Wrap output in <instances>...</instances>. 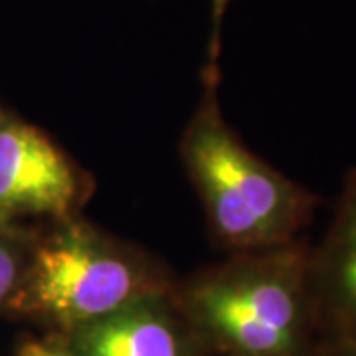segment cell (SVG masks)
<instances>
[{
  "mask_svg": "<svg viewBox=\"0 0 356 356\" xmlns=\"http://www.w3.org/2000/svg\"><path fill=\"white\" fill-rule=\"evenodd\" d=\"M315 356H356V344L346 341L323 339Z\"/></svg>",
  "mask_w": 356,
  "mask_h": 356,
  "instance_id": "obj_10",
  "label": "cell"
},
{
  "mask_svg": "<svg viewBox=\"0 0 356 356\" xmlns=\"http://www.w3.org/2000/svg\"><path fill=\"white\" fill-rule=\"evenodd\" d=\"M309 285L321 339L356 344V166L323 240L309 252Z\"/></svg>",
  "mask_w": 356,
  "mask_h": 356,
  "instance_id": "obj_6",
  "label": "cell"
},
{
  "mask_svg": "<svg viewBox=\"0 0 356 356\" xmlns=\"http://www.w3.org/2000/svg\"><path fill=\"white\" fill-rule=\"evenodd\" d=\"M91 178L36 125L0 109V218L58 222L81 214Z\"/></svg>",
  "mask_w": 356,
  "mask_h": 356,
  "instance_id": "obj_4",
  "label": "cell"
},
{
  "mask_svg": "<svg viewBox=\"0 0 356 356\" xmlns=\"http://www.w3.org/2000/svg\"><path fill=\"white\" fill-rule=\"evenodd\" d=\"M305 236L236 252L175 281L170 295L212 356H315L321 344Z\"/></svg>",
  "mask_w": 356,
  "mask_h": 356,
  "instance_id": "obj_1",
  "label": "cell"
},
{
  "mask_svg": "<svg viewBox=\"0 0 356 356\" xmlns=\"http://www.w3.org/2000/svg\"><path fill=\"white\" fill-rule=\"evenodd\" d=\"M175 281L154 255L77 214L36 232L6 313L40 332L67 334L140 299L168 293Z\"/></svg>",
  "mask_w": 356,
  "mask_h": 356,
  "instance_id": "obj_3",
  "label": "cell"
},
{
  "mask_svg": "<svg viewBox=\"0 0 356 356\" xmlns=\"http://www.w3.org/2000/svg\"><path fill=\"white\" fill-rule=\"evenodd\" d=\"M229 0H210V40H208V58L202 76L220 77V48H222V26L228 13Z\"/></svg>",
  "mask_w": 356,
  "mask_h": 356,
  "instance_id": "obj_9",
  "label": "cell"
},
{
  "mask_svg": "<svg viewBox=\"0 0 356 356\" xmlns=\"http://www.w3.org/2000/svg\"><path fill=\"white\" fill-rule=\"evenodd\" d=\"M77 356H212L170 291L64 334Z\"/></svg>",
  "mask_w": 356,
  "mask_h": 356,
  "instance_id": "obj_5",
  "label": "cell"
},
{
  "mask_svg": "<svg viewBox=\"0 0 356 356\" xmlns=\"http://www.w3.org/2000/svg\"><path fill=\"white\" fill-rule=\"evenodd\" d=\"M14 356H77L64 334L34 332L24 334L14 348Z\"/></svg>",
  "mask_w": 356,
  "mask_h": 356,
  "instance_id": "obj_8",
  "label": "cell"
},
{
  "mask_svg": "<svg viewBox=\"0 0 356 356\" xmlns=\"http://www.w3.org/2000/svg\"><path fill=\"white\" fill-rule=\"evenodd\" d=\"M218 83L202 77V97L178 143L214 242L236 254L303 238L318 196L245 147L220 111Z\"/></svg>",
  "mask_w": 356,
  "mask_h": 356,
  "instance_id": "obj_2",
  "label": "cell"
},
{
  "mask_svg": "<svg viewBox=\"0 0 356 356\" xmlns=\"http://www.w3.org/2000/svg\"><path fill=\"white\" fill-rule=\"evenodd\" d=\"M36 240L34 229L18 226L0 228V313H6L14 293L24 277Z\"/></svg>",
  "mask_w": 356,
  "mask_h": 356,
  "instance_id": "obj_7",
  "label": "cell"
},
{
  "mask_svg": "<svg viewBox=\"0 0 356 356\" xmlns=\"http://www.w3.org/2000/svg\"><path fill=\"white\" fill-rule=\"evenodd\" d=\"M6 226H18V224H8V222H4V220L0 218V228H6Z\"/></svg>",
  "mask_w": 356,
  "mask_h": 356,
  "instance_id": "obj_11",
  "label": "cell"
}]
</instances>
